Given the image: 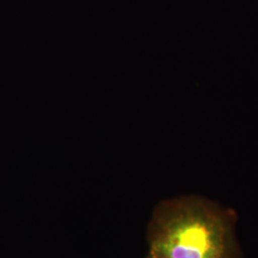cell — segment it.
Masks as SVG:
<instances>
[{"label": "cell", "mask_w": 258, "mask_h": 258, "mask_svg": "<svg viewBox=\"0 0 258 258\" xmlns=\"http://www.w3.org/2000/svg\"><path fill=\"white\" fill-rule=\"evenodd\" d=\"M236 212L199 196L163 200L148 223L153 258H242Z\"/></svg>", "instance_id": "obj_1"}, {"label": "cell", "mask_w": 258, "mask_h": 258, "mask_svg": "<svg viewBox=\"0 0 258 258\" xmlns=\"http://www.w3.org/2000/svg\"><path fill=\"white\" fill-rule=\"evenodd\" d=\"M146 258H153L152 257V256H151V255H150V254H148V256H147V257Z\"/></svg>", "instance_id": "obj_2"}]
</instances>
